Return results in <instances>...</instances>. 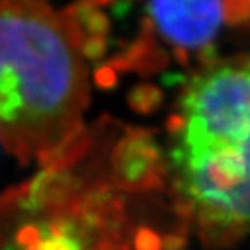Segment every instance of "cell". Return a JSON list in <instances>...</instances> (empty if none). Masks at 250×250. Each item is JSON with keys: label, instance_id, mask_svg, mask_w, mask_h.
Listing matches in <instances>:
<instances>
[{"label": "cell", "instance_id": "1", "mask_svg": "<svg viewBox=\"0 0 250 250\" xmlns=\"http://www.w3.org/2000/svg\"><path fill=\"white\" fill-rule=\"evenodd\" d=\"M83 58L68 12L0 0V143L21 162L56 160L83 134Z\"/></svg>", "mask_w": 250, "mask_h": 250}, {"label": "cell", "instance_id": "2", "mask_svg": "<svg viewBox=\"0 0 250 250\" xmlns=\"http://www.w3.org/2000/svg\"><path fill=\"white\" fill-rule=\"evenodd\" d=\"M186 120L167 168L172 207L208 249L250 233V61L207 68L181 96Z\"/></svg>", "mask_w": 250, "mask_h": 250}, {"label": "cell", "instance_id": "3", "mask_svg": "<svg viewBox=\"0 0 250 250\" xmlns=\"http://www.w3.org/2000/svg\"><path fill=\"white\" fill-rule=\"evenodd\" d=\"M149 14L186 64L188 49L212 43L224 20V0H149Z\"/></svg>", "mask_w": 250, "mask_h": 250}, {"label": "cell", "instance_id": "4", "mask_svg": "<svg viewBox=\"0 0 250 250\" xmlns=\"http://www.w3.org/2000/svg\"><path fill=\"white\" fill-rule=\"evenodd\" d=\"M113 181L129 191L162 189L168 176L167 158H164L155 132L129 129L111 156Z\"/></svg>", "mask_w": 250, "mask_h": 250}, {"label": "cell", "instance_id": "5", "mask_svg": "<svg viewBox=\"0 0 250 250\" xmlns=\"http://www.w3.org/2000/svg\"><path fill=\"white\" fill-rule=\"evenodd\" d=\"M164 101V94L158 87L151 83H141L136 85L129 94V104L134 111L141 115H151L160 108Z\"/></svg>", "mask_w": 250, "mask_h": 250}, {"label": "cell", "instance_id": "6", "mask_svg": "<svg viewBox=\"0 0 250 250\" xmlns=\"http://www.w3.org/2000/svg\"><path fill=\"white\" fill-rule=\"evenodd\" d=\"M134 250H162V240L155 229L148 226H139L134 233Z\"/></svg>", "mask_w": 250, "mask_h": 250}, {"label": "cell", "instance_id": "7", "mask_svg": "<svg viewBox=\"0 0 250 250\" xmlns=\"http://www.w3.org/2000/svg\"><path fill=\"white\" fill-rule=\"evenodd\" d=\"M224 18L229 23H242L250 18V0H224Z\"/></svg>", "mask_w": 250, "mask_h": 250}, {"label": "cell", "instance_id": "8", "mask_svg": "<svg viewBox=\"0 0 250 250\" xmlns=\"http://www.w3.org/2000/svg\"><path fill=\"white\" fill-rule=\"evenodd\" d=\"M188 245V228H177L162 240V250H184Z\"/></svg>", "mask_w": 250, "mask_h": 250}, {"label": "cell", "instance_id": "9", "mask_svg": "<svg viewBox=\"0 0 250 250\" xmlns=\"http://www.w3.org/2000/svg\"><path fill=\"white\" fill-rule=\"evenodd\" d=\"M184 125H186V120H184L183 115H181V113H172L170 117L167 118V132L170 134L174 139H177V137L183 134Z\"/></svg>", "mask_w": 250, "mask_h": 250}, {"label": "cell", "instance_id": "10", "mask_svg": "<svg viewBox=\"0 0 250 250\" xmlns=\"http://www.w3.org/2000/svg\"><path fill=\"white\" fill-rule=\"evenodd\" d=\"M98 250H130V247H129V243L124 240V236H122V238L103 240L98 245Z\"/></svg>", "mask_w": 250, "mask_h": 250}, {"label": "cell", "instance_id": "11", "mask_svg": "<svg viewBox=\"0 0 250 250\" xmlns=\"http://www.w3.org/2000/svg\"><path fill=\"white\" fill-rule=\"evenodd\" d=\"M96 78H98L99 85H103V87H111V85H115V82H117L113 68H103Z\"/></svg>", "mask_w": 250, "mask_h": 250}]
</instances>
